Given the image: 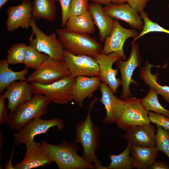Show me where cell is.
Segmentation results:
<instances>
[{"mask_svg": "<svg viewBox=\"0 0 169 169\" xmlns=\"http://www.w3.org/2000/svg\"><path fill=\"white\" fill-rule=\"evenodd\" d=\"M100 99L95 97L90 102L85 120H80L77 124L74 142L80 144L83 151L82 156L86 161L95 164L96 169H107L102 165L96 154L100 145V129L94 124L90 115L93 106Z\"/></svg>", "mask_w": 169, "mask_h": 169, "instance_id": "cell-1", "label": "cell"}, {"mask_svg": "<svg viewBox=\"0 0 169 169\" xmlns=\"http://www.w3.org/2000/svg\"><path fill=\"white\" fill-rule=\"evenodd\" d=\"M48 155L59 169H96L95 164L86 161L77 153L79 147L74 142L63 140L58 144H53L42 140Z\"/></svg>", "mask_w": 169, "mask_h": 169, "instance_id": "cell-2", "label": "cell"}, {"mask_svg": "<svg viewBox=\"0 0 169 169\" xmlns=\"http://www.w3.org/2000/svg\"><path fill=\"white\" fill-rule=\"evenodd\" d=\"M55 33L64 49L74 54L94 58L102 49L101 44L89 34L76 32L66 28L57 29Z\"/></svg>", "mask_w": 169, "mask_h": 169, "instance_id": "cell-3", "label": "cell"}, {"mask_svg": "<svg viewBox=\"0 0 169 169\" xmlns=\"http://www.w3.org/2000/svg\"><path fill=\"white\" fill-rule=\"evenodd\" d=\"M33 94L30 100L8 115L6 122L11 129L18 131L30 120L46 114L51 101L43 95Z\"/></svg>", "mask_w": 169, "mask_h": 169, "instance_id": "cell-4", "label": "cell"}, {"mask_svg": "<svg viewBox=\"0 0 169 169\" xmlns=\"http://www.w3.org/2000/svg\"><path fill=\"white\" fill-rule=\"evenodd\" d=\"M75 82V78L69 75L49 84L33 82L31 85L33 94H41L51 102L64 104L74 100L72 88Z\"/></svg>", "mask_w": 169, "mask_h": 169, "instance_id": "cell-5", "label": "cell"}, {"mask_svg": "<svg viewBox=\"0 0 169 169\" xmlns=\"http://www.w3.org/2000/svg\"><path fill=\"white\" fill-rule=\"evenodd\" d=\"M36 18L32 17L29 21V26L32 30V35L29 38L30 44L40 53L48 55L49 58L58 61H62L64 49L56 33H51L48 35L38 28L36 23Z\"/></svg>", "mask_w": 169, "mask_h": 169, "instance_id": "cell-6", "label": "cell"}, {"mask_svg": "<svg viewBox=\"0 0 169 169\" xmlns=\"http://www.w3.org/2000/svg\"><path fill=\"white\" fill-rule=\"evenodd\" d=\"M56 126L57 131L62 130L65 124L59 118H54L44 120L37 117L27 123L13 135V146H16L22 144H25L33 141L36 136L45 134L51 128Z\"/></svg>", "mask_w": 169, "mask_h": 169, "instance_id": "cell-7", "label": "cell"}, {"mask_svg": "<svg viewBox=\"0 0 169 169\" xmlns=\"http://www.w3.org/2000/svg\"><path fill=\"white\" fill-rule=\"evenodd\" d=\"M124 100L125 105L121 116L115 122L119 128L126 131L136 126L150 124L148 112L143 106L141 99L131 97Z\"/></svg>", "mask_w": 169, "mask_h": 169, "instance_id": "cell-8", "label": "cell"}, {"mask_svg": "<svg viewBox=\"0 0 169 169\" xmlns=\"http://www.w3.org/2000/svg\"><path fill=\"white\" fill-rule=\"evenodd\" d=\"M70 75L65 64L62 61L49 58L26 79L28 83L36 82L47 84Z\"/></svg>", "mask_w": 169, "mask_h": 169, "instance_id": "cell-9", "label": "cell"}, {"mask_svg": "<svg viewBox=\"0 0 169 169\" xmlns=\"http://www.w3.org/2000/svg\"><path fill=\"white\" fill-rule=\"evenodd\" d=\"M62 61L66 65L70 75L74 78L99 76V66L93 57L75 55L64 49Z\"/></svg>", "mask_w": 169, "mask_h": 169, "instance_id": "cell-10", "label": "cell"}, {"mask_svg": "<svg viewBox=\"0 0 169 169\" xmlns=\"http://www.w3.org/2000/svg\"><path fill=\"white\" fill-rule=\"evenodd\" d=\"M131 44V51L129 59L126 60H119L115 63L121 74L122 91L120 98L123 100L132 97L129 89L131 83L139 86L138 83L132 79V76L135 69L140 67L142 60L138 45L135 43Z\"/></svg>", "mask_w": 169, "mask_h": 169, "instance_id": "cell-11", "label": "cell"}, {"mask_svg": "<svg viewBox=\"0 0 169 169\" xmlns=\"http://www.w3.org/2000/svg\"><path fill=\"white\" fill-rule=\"evenodd\" d=\"M139 34L136 29L124 28L118 19L115 18L112 29L105 40L101 53L108 54L115 53L120 55L123 60H125L127 58L123 50L124 43L130 38L134 39Z\"/></svg>", "mask_w": 169, "mask_h": 169, "instance_id": "cell-12", "label": "cell"}, {"mask_svg": "<svg viewBox=\"0 0 169 169\" xmlns=\"http://www.w3.org/2000/svg\"><path fill=\"white\" fill-rule=\"evenodd\" d=\"M94 58L99 66V75L102 82L107 84L115 94H116L118 88L121 85V79L116 77L118 69H113L112 65L119 60L122 59L118 54L112 53L108 54L100 53Z\"/></svg>", "mask_w": 169, "mask_h": 169, "instance_id": "cell-13", "label": "cell"}, {"mask_svg": "<svg viewBox=\"0 0 169 169\" xmlns=\"http://www.w3.org/2000/svg\"><path fill=\"white\" fill-rule=\"evenodd\" d=\"M26 151L23 159L13 165L14 169H30L44 167L54 162L49 156L46 148L42 143L34 140L25 144Z\"/></svg>", "mask_w": 169, "mask_h": 169, "instance_id": "cell-14", "label": "cell"}, {"mask_svg": "<svg viewBox=\"0 0 169 169\" xmlns=\"http://www.w3.org/2000/svg\"><path fill=\"white\" fill-rule=\"evenodd\" d=\"M99 89L101 94L100 100L106 111V115L103 119L102 122L105 124L115 123L121 116L125 102L118 98L106 83L102 82Z\"/></svg>", "mask_w": 169, "mask_h": 169, "instance_id": "cell-15", "label": "cell"}, {"mask_svg": "<svg viewBox=\"0 0 169 169\" xmlns=\"http://www.w3.org/2000/svg\"><path fill=\"white\" fill-rule=\"evenodd\" d=\"M32 5L30 2L23 1L18 5L11 6L6 10L8 18L6 22V29L13 32L19 28L28 29L32 14Z\"/></svg>", "mask_w": 169, "mask_h": 169, "instance_id": "cell-16", "label": "cell"}, {"mask_svg": "<svg viewBox=\"0 0 169 169\" xmlns=\"http://www.w3.org/2000/svg\"><path fill=\"white\" fill-rule=\"evenodd\" d=\"M104 12L112 18L125 22L133 29L141 31L144 22L138 12L128 3H111L102 8Z\"/></svg>", "mask_w": 169, "mask_h": 169, "instance_id": "cell-17", "label": "cell"}, {"mask_svg": "<svg viewBox=\"0 0 169 169\" xmlns=\"http://www.w3.org/2000/svg\"><path fill=\"white\" fill-rule=\"evenodd\" d=\"M31 83L26 80L16 81L8 86L3 94L8 99V109L13 112L21 104L30 100L32 97Z\"/></svg>", "mask_w": 169, "mask_h": 169, "instance_id": "cell-18", "label": "cell"}, {"mask_svg": "<svg viewBox=\"0 0 169 169\" xmlns=\"http://www.w3.org/2000/svg\"><path fill=\"white\" fill-rule=\"evenodd\" d=\"M99 76H79L75 78L72 86L74 100L80 108L83 106V102L86 98H90L99 89L101 83Z\"/></svg>", "mask_w": 169, "mask_h": 169, "instance_id": "cell-19", "label": "cell"}, {"mask_svg": "<svg viewBox=\"0 0 169 169\" xmlns=\"http://www.w3.org/2000/svg\"><path fill=\"white\" fill-rule=\"evenodd\" d=\"M126 131L123 138L132 144L142 147L156 146L155 134L157 131L152 125L136 126Z\"/></svg>", "mask_w": 169, "mask_h": 169, "instance_id": "cell-20", "label": "cell"}, {"mask_svg": "<svg viewBox=\"0 0 169 169\" xmlns=\"http://www.w3.org/2000/svg\"><path fill=\"white\" fill-rule=\"evenodd\" d=\"M89 5V11L94 23L99 30L100 41L104 42L112 29L115 18L104 12L101 5L94 3Z\"/></svg>", "mask_w": 169, "mask_h": 169, "instance_id": "cell-21", "label": "cell"}, {"mask_svg": "<svg viewBox=\"0 0 169 169\" xmlns=\"http://www.w3.org/2000/svg\"><path fill=\"white\" fill-rule=\"evenodd\" d=\"M159 151L156 146L142 147L131 143L130 153L134 159L133 167L148 168L156 161Z\"/></svg>", "mask_w": 169, "mask_h": 169, "instance_id": "cell-22", "label": "cell"}, {"mask_svg": "<svg viewBox=\"0 0 169 169\" xmlns=\"http://www.w3.org/2000/svg\"><path fill=\"white\" fill-rule=\"evenodd\" d=\"M65 28L76 32L89 34L94 33L95 30L89 11L78 16L69 17Z\"/></svg>", "mask_w": 169, "mask_h": 169, "instance_id": "cell-23", "label": "cell"}, {"mask_svg": "<svg viewBox=\"0 0 169 169\" xmlns=\"http://www.w3.org/2000/svg\"><path fill=\"white\" fill-rule=\"evenodd\" d=\"M156 66L150 64L148 60L145 61L144 66L140 70V77L144 81L145 84L149 87L154 89L158 94L168 103H169V86H161L157 82L158 74H152L151 68Z\"/></svg>", "mask_w": 169, "mask_h": 169, "instance_id": "cell-24", "label": "cell"}, {"mask_svg": "<svg viewBox=\"0 0 169 169\" xmlns=\"http://www.w3.org/2000/svg\"><path fill=\"white\" fill-rule=\"evenodd\" d=\"M7 59L0 61V92H2L13 82L26 80V75L28 69L25 68L19 71H14L9 69Z\"/></svg>", "mask_w": 169, "mask_h": 169, "instance_id": "cell-25", "label": "cell"}, {"mask_svg": "<svg viewBox=\"0 0 169 169\" xmlns=\"http://www.w3.org/2000/svg\"><path fill=\"white\" fill-rule=\"evenodd\" d=\"M55 1V0H33V17L38 20L42 18L49 22H54L56 9Z\"/></svg>", "mask_w": 169, "mask_h": 169, "instance_id": "cell-26", "label": "cell"}, {"mask_svg": "<svg viewBox=\"0 0 169 169\" xmlns=\"http://www.w3.org/2000/svg\"><path fill=\"white\" fill-rule=\"evenodd\" d=\"M131 143L128 141L126 149L120 154L110 155V164L106 166L107 169H131L133 167V158L130 156Z\"/></svg>", "mask_w": 169, "mask_h": 169, "instance_id": "cell-27", "label": "cell"}, {"mask_svg": "<svg viewBox=\"0 0 169 169\" xmlns=\"http://www.w3.org/2000/svg\"><path fill=\"white\" fill-rule=\"evenodd\" d=\"M157 94L154 89L150 88L147 95L141 99V104L147 111H152L169 118V110L164 108L160 104Z\"/></svg>", "mask_w": 169, "mask_h": 169, "instance_id": "cell-28", "label": "cell"}, {"mask_svg": "<svg viewBox=\"0 0 169 169\" xmlns=\"http://www.w3.org/2000/svg\"><path fill=\"white\" fill-rule=\"evenodd\" d=\"M49 57L48 55L39 52L29 44L27 46L23 64H24L25 68H32L36 70Z\"/></svg>", "mask_w": 169, "mask_h": 169, "instance_id": "cell-29", "label": "cell"}, {"mask_svg": "<svg viewBox=\"0 0 169 169\" xmlns=\"http://www.w3.org/2000/svg\"><path fill=\"white\" fill-rule=\"evenodd\" d=\"M27 46L23 43L13 44L7 50V59L9 64L23 63Z\"/></svg>", "mask_w": 169, "mask_h": 169, "instance_id": "cell-30", "label": "cell"}, {"mask_svg": "<svg viewBox=\"0 0 169 169\" xmlns=\"http://www.w3.org/2000/svg\"><path fill=\"white\" fill-rule=\"evenodd\" d=\"M144 22V27L141 32L135 38L133 39L131 44L135 43L136 40L144 35L151 32H161L169 34V30H167L157 23L151 21L148 17L147 13L144 11L139 13Z\"/></svg>", "mask_w": 169, "mask_h": 169, "instance_id": "cell-31", "label": "cell"}, {"mask_svg": "<svg viewBox=\"0 0 169 169\" xmlns=\"http://www.w3.org/2000/svg\"><path fill=\"white\" fill-rule=\"evenodd\" d=\"M156 127L155 135L156 146L159 151L163 152L169 158V131L161 126Z\"/></svg>", "mask_w": 169, "mask_h": 169, "instance_id": "cell-32", "label": "cell"}, {"mask_svg": "<svg viewBox=\"0 0 169 169\" xmlns=\"http://www.w3.org/2000/svg\"><path fill=\"white\" fill-rule=\"evenodd\" d=\"M88 0H72L69 10V18L78 16L89 11Z\"/></svg>", "mask_w": 169, "mask_h": 169, "instance_id": "cell-33", "label": "cell"}, {"mask_svg": "<svg viewBox=\"0 0 169 169\" xmlns=\"http://www.w3.org/2000/svg\"><path fill=\"white\" fill-rule=\"evenodd\" d=\"M148 118L151 122L156 126L162 127L169 131V118L161 114L153 113L150 111L148 112Z\"/></svg>", "mask_w": 169, "mask_h": 169, "instance_id": "cell-34", "label": "cell"}, {"mask_svg": "<svg viewBox=\"0 0 169 169\" xmlns=\"http://www.w3.org/2000/svg\"><path fill=\"white\" fill-rule=\"evenodd\" d=\"M58 1L60 4L61 12V26L65 27L66 23L69 18V12L72 0H55Z\"/></svg>", "mask_w": 169, "mask_h": 169, "instance_id": "cell-35", "label": "cell"}, {"mask_svg": "<svg viewBox=\"0 0 169 169\" xmlns=\"http://www.w3.org/2000/svg\"><path fill=\"white\" fill-rule=\"evenodd\" d=\"M6 98L3 94L0 95V124L6 122L8 117L7 107L6 106L5 101Z\"/></svg>", "mask_w": 169, "mask_h": 169, "instance_id": "cell-36", "label": "cell"}, {"mask_svg": "<svg viewBox=\"0 0 169 169\" xmlns=\"http://www.w3.org/2000/svg\"><path fill=\"white\" fill-rule=\"evenodd\" d=\"M150 0H126V2L138 13L143 12Z\"/></svg>", "mask_w": 169, "mask_h": 169, "instance_id": "cell-37", "label": "cell"}, {"mask_svg": "<svg viewBox=\"0 0 169 169\" xmlns=\"http://www.w3.org/2000/svg\"><path fill=\"white\" fill-rule=\"evenodd\" d=\"M152 169H169V166L161 160L155 161L149 168Z\"/></svg>", "mask_w": 169, "mask_h": 169, "instance_id": "cell-38", "label": "cell"}, {"mask_svg": "<svg viewBox=\"0 0 169 169\" xmlns=\"http://www.w3.org/2000/svg\"><path fill=\"white\" fill-rule=\"evenodd\" d=\"M91 1L94 3L102 5H108L112 3L111 0H88Z\"/></svg>", "mask_w": 169, "mask_h": 169, "instance_id": "cell-39", "label": "cell"}, {"mask_svg": "<svg viewBox=\"0 0 169 169\" xmlns=\"http://www.w3.org/2000/svg\"><path fill=\"white\" fill-rule=\"evenodd\" d=\"M112 3L119 4L126 2V0H111Z\"/></svg>", "mask_w": 169, "mask_h": 169, "instance_id": "cell-40", "label": "cell"}, {"mask_svg": "<svg viewBox=\"0 0 169 169\" xmlns=\"http://www.w3.org/2000/svg\"><path fill=\"white\" fill-rule=\"evenodd\" d=\"M8 0H0V8L3 6ZM23 1H28L30 2L33 0H22Z\"/></svg>", "mask_w": 169, "mask_h": 169, "instance_id": "cell-41", "label": "cell"}, {"mask_svg": "<svg viewBox=\"0 0 169 169\" xmlns=\"http://www.w3.org/2000/svg\"><path fill=\"white\" fill-rule=\"evenodd\" d=\"M168 7H169V5H168Z\"/></svg>", "mask_w": 169, "mask_h": 169, "instance_id": "cell-42", "label": "cell"}]
</instances>
